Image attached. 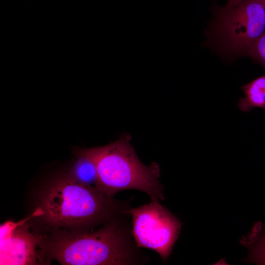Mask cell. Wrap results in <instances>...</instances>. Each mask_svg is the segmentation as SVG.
I'll return each instance as SVG.
<instances>
[{
	"label": "cell",
	"mask_w": 265,
	"mask_h": 265,
	"mask_svg": "<svg viewBox=\"0 0 265 265\" xmlns=\"http://www.w3.org/2000/svg\"><path fill=\"white\" fill-rule=\"evenodd\" d=\"M129 214L120 213L93 232L64 231L42 239L39 245L52 258L62 265H133L143 263L132 229L126 220Z\"/></svg>",
	"instance_id": "1"
},
{
	"label": "cell",
	"mask_w": 265,
	"mask_h": 265,
	"mask_svg": "<svg viewBox=\"0 0 265 265\" xmlns=\"http://www.w3.org/2000/svg\"><path fill=\"white\" fill-rule=\"evenodd\" d=\"M72 174L60 175L47 185L39 197L41 216L56 227L91 228L126 212L127 204L113 199Z\"/></svg>",
	"instance_id": "2"
},
{
	"label": "cell",
	"mask_w": 265,
	"mask_h": 265,
	"mask_svg": "<svg viewBox=\"0 0 265 265\" xmlns=\"http://www.w3.org/2000/svg\"><path fill=\"white\" fill-rule=\"evenodd\" d=\"M73 152L94 163L97 172L95 186L107 195L113 197L119 191L134 189L147 193L151 200H164L159 165H144L127 138L103 146L76 147Z\"/></svg>",
	"instance_id": "3"
},
{
	"label": "cell",
	"mask_w": 265,
	"mask_h": 265,
	"mask_svg": "<svg viewBox=\"0 0 265 265\" xmlns=\"http://www.w3.org/2000/svg\"><path fill=\"white\" fill-rule=\"evenodd\" d=\"M214 31L221 46L238 55L248 53L265 30V9L259 0L215 8Z\"/></svg>",
	"instance_id": "4"
},
{
	"label": "cell",
	"mask_w": 265,
	"mask_h": 265,
	"mask_svg": "<svg viewBox=\"0 0 265 265\" xmlns=\"http://www.w3.org/2000/svg\"><path fill=\"white\" fill-rule=\"evenodd\" d=\"M127 212L132 218V233L137 246L152 249L166 260L180 234V221L155 200L129 208Z\"/></svg>",
	"instance_id": "5"
},
{
	"label": "cell",
	"mask_w": 265,
	"mask_h": 265,
	"mask_svg": "<svg viewBox=\"0 0 265 265\" xmlns=\"http://www.w3.org/2000/svg\"><path fill=\"white\" fill-rule=\"evenodd\" d=\"M42 239L26 227L9 222L0 227V265L36 263V247Z\"/></svg>",
	"instance_id": "6"
},
{
	"label": "cell",
	"mask_w": 265,
	"mask_h": 265,
	"mask_svg": "<svg viewBox=\"0 0 265 265\" xmlns=\"http://www.w3.org/2000/svg\"><path fill=\"white\" fill-rule=\"evenodd\" d=\"M240 242L248 251L245 261L265 265V229L263 223L256 222L248 235L241 238Z\"/></svg>",
	"instance_id": "7"
},
{
	"label": "cell",
	"mask_w": 265,
	"mask_h": 265,
	"mask_svg": "<svg viewBox=\"0 0 265 265\" xmlns=\"http://www.w3.org/2000/svg\"><path fill=\"white\" fill-rule=\"evenodd\" d=\"M245 97L239 99L238 108L248 112L255 107L265 109V75L242 86Z\"/></svg>",
	"instance_id": "8"
},
{
	"label": "cell",
	"mask_w": 265,
	"mask_h": 265,
	"mask_svg": "<svg viewBox=\"0 0 265 265\" xmlns=\"http://www.w3.org/2000/svg\"><path fill=\"white\" fill-rule=\"evenodd\" d=\"M72 175L81 183L92 186L96 183L97 172L94 163L84 157H77Z\"/></svg>",
	"instance_id": "9"
},
{
	"label": "cell",
	"mask_w": 265,
	"mask_h": 265,
	"mask_svg": "<svg viewBox=\"0 0 265 265\" xmlns=\"http://www.w3.org/2000/svg\"><path fill=\"white\" fill-rule=\"evenodd\" d=\"M247 55L265 68V30L252 46Z\"/></svg>",
	"instance_id": "10"
},
{
	"label": "cell",
	"mask_w": 265,
	"mask_h": 265,
	"mask_svg": "<svg viewBox=\"0 0 265 265\" xmlns=\"http://www.w3.org/2000/svg\"><path fill=\"white\" fill-rule=\"evenodd\" d=\"M242 0H228L225 5L227 6H231L235 5L239 3Z\"/></svg>",
	"instance_id": "11"
},
{
	"label": "cell",
	"mask_w": 265,
	"mask_h": 265,
	"mask_svg": "<svg viewBox=\"0 0 265 265\" xmlns=\"http://www.w3.org/2000/svg\"><path fill=\"white\" fill-rule=\"evenodd\" d=\"M265 9V0H259Z\"/></svg>",
	"instance_id": "12"
}]
</instances>
